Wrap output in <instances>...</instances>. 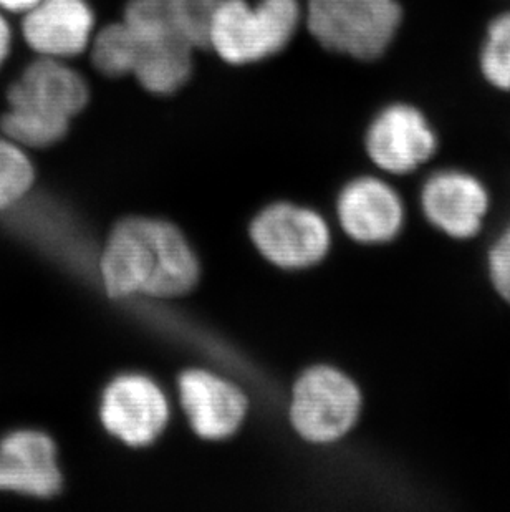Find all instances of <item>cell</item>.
<instances>
[{
    "label": "cell",
    "mask_w": 510,
    "mask_h": 512,
    "mask_svg": "<svg viewBox=\"0 0 510 512\" xmlns=\"http://www.w3.org/2000/svg\"><path fill=\"white\" fill-rule=\"evenodd\" d=\"M179 397L193 430L204 440H224L246 418L247 400L239 388L206 370L179 377Z\"/></svg>",
    "instance_id": "8fae6325"
},
{
    "label": "cell",
    "mask_w": 510,
    "mask_h": 512,
    "mask_svg": "<svg viewBox=\"0 0 510 512\" xmlns=\"http://www.w3.org/2000/svg\"><path fill=\"white\" fill-rule=\"evenodd\" d=\"M338 219L343 231L358 242L380 244L400 234L405 208L390 184L378 178H358L340 193Z\"/></svg>",
    "instance_id": "30bf717a"
},
{
    "label": "cell",
    "mask_w": 510,
    "mask_h": 512,
    "mask_svg": "<svg viewBox=\"0 0 510 512\" xmlns=\"http://www.w3.org/2000/svg\"><path fill=\"white\" fill-rule=\"evenodd\" d=\"M251 237L260 254L282 269H305L322 261L330 231L317 213L294 204L264 209L254 219Z\"/></svg>",
    "instance_id": "8992f818"
},
{
    "label": "cell",
    "mask_w": 510,
    "mask_h": 512,
    "mask_svg": "<svg viewBox=\"0 0 510 512\" xmlns=\"http://www.w3.org/2000/svg\"><path fill=\"white\" fill-rule=\"evenodd\" d=\"M93 25L95 17L85 0H42L27 12L24 35L44 57H73L87 49Z\"/></svg>",
    "instance_id": "4fadbf2b"
},
{
    "label": "cell",
    "mask_w": 510,
    "mask_h": 512,
    "mask_svg": "<svg viewBox=\"0 0 510 512\" xmlns=\"http://www.w3.org/2000/svg\"><path fill=\"white\" fill-rule=\"evenodd\" d=\"M360 408V390L347 375L332 367H315L295 383L290 421L304 440L327 445L352 430Z\"/></svg>",
    "instance_id": "5b68a950"
},
{
    "label": "cell",
    "mask_w": 510,
    "mask_h": 512,
    "mask_svg": "<svg viewBox=\"0 0 510 512\" xmlns=\"http://www.w3.org/2000/svg\"><path fill=\"white\" fill-rule=\"evenodd\" d=\"M487 274L497 295L510 305V224L489 247Z\"/></svg>",
    "instance_id": "ac0fdd59"
},
{
    "label": "cell",
    "mask_w": 510,
    "mask_h": 512,
    "mask_svg": "<svg viewBox=\"0 0 510 512\" xmlns=\"http://www.w3.org/2000/svg\"><path fill=\"white\" fill-rule=\"evenodd\" d=\"M125 24L133 34V68L131 75L141 88L158 97L173 95L193 75L194 52L191 45L161 30Z\"/></svg>",
    "instance_id": "7c38bea8"
},
{
    "label": "cell",
    "mask_w": 510,
    "mask_h": 512,
    "mask_svg": "<svg viewBox=\"0 0 510 512\" xmlns=\"http://www.w3.org/2000/svg\"><path fill=\"white\" fill-rule=\"evenodd\" d=\"M133 52V34L125 20H121L98 32L93 42V65L106 77H125L131 75Z\"/></svg>",
    "instance_id": "9a60e30c"
},
{
    "label": "cell",
    "mask_w": 510,
    "mask_h": 512,
    "mask_svg": "<svg viewBox=\"0 0 510 512\" xmlns=\"http://www.w3.org/2000/svg\"><path fill=\"white\" fill-rule=\"evenodd\" d=\"M482 75L492 87L510 92V10L492 20L481 50Z\"/></svg>",
    "instance_id": "2e32d148"
},
{
    "label": "cell",
    "mask_w": 510,
    "mask_h": 512,
    "mask_svg": "<svg viewBox=\"0 0 510 512\" xmlns=\"http://www.w3.org/2000/svg\"><path fill=\"white\" fill-rule=\"evenodd\" d=\"M34 181L27 156L9 141L0 140V209L19 201Z\"/></svg>",
    "instance_id": "e0dca14e"
},
{
    "label": "cell",
    "mask_w": 510,
    "mask_h": 512,
    "mask_svg": "<svg viewBox=\"0 0 510 512\" xmlns=\"http://www.w3.org/2000/svg\"><path fill=\"white\" fill-rule=\"evenodd\" d=\"M302 19L299 0H221L212 19L209 49L229 65H251L290 44Z\"/></svg>",
    "instance_id": "3957f363"
},
{
    "label": "cell",
    "mask_w": 510,
    "mask_h": 512,
    "mask_svg": "<svg viewBox=\"0 0 510 512\" xmlns=\"http://www.w3.org/2000/svg\"><path fill=\"white\" fill-rule=\"evenodd\" d=\"M366 153L380 170L408 174L426 165L438 150V136L424 113L408 103H393L373 118Z\"/></svg>",
    "instance_id": "52a82bcc"
},
{
    "label": "cell",
    "mask_w": 510,
    "mask_h": 512,
    "mask_svg": "<svg viewBox=\"0 0 510 512\" xmlns=\"http://www.w3.org/2000/svg\"><path fill=\"white\" fill-rule=\"evenodd\" d=\"M10 45V30L9 25L2 19L0 15V63L4 62V58L7 57Z\"/></svg>",
    "instance_id": "ffe728a7"
},
{
    "label": "cell",
    "mask_w": 510,
    "mask_h": 512,
    "mask_svg": "<svg viewBox=\"0 0 510 512\" xmlns=\"http://www.w3.org/2000/svg\"><path fill=\"white\" fill-rule=\"evenodd\" d=\"M168 418V400L150 378H116L103 395V425L126 445H150L163 433Z\"/></svg>",
    "instance_id": "ba28073f"
},
{
    "label": "cell",
    "mask_w": 510,
    "mask_h": 512,
    "mask_svg": "<svg viewBox=\"0 0 510 512\" xmlns=\"http://www.w3.org/2000/svg\"><path fill=\"white\" fill-rule=\"evenodd\" d=\"M42 0H0V7L10 12H29Z\"/></svg>",
    "instance_id": "d6986e66"
},
{
    "label": "cell",
    "mask_w": 510,
    "mask_h": 512,
    "mask_svg": "<svg viewBox=\"0 0 510 512\" xmlns=\"http://www.w3.org/2000/svg\"><path fill=\"white\" fill-rule=\"evenodd\" d=\"M62 486L55 445L37 431H19L0 443V489L50 498Z\"/></svg>",
    "instance_id": "5bb4252c"
},
{
    "label": "cell",
    "mask_w": 510,
    "mask_h": 512,
    "mask_svg": "<svg viewBox=\"0 0 510 512\" xmlns=\"http://www.w3.org/2000/svg\"><path fill=\"white\" fill-rule=\"evenodd\" d=\"M106 292L115 299L135 294L173 299L199 279L198 257L173 224L126 219L111 232L100 259Z\"/></svg>",
    "instance_id": "6da1fadb"
},
{
    "label": "cell",
    "mask_w": 510,
    "mask_h": 512,
    "mask_svg": "<svg viewBox=\"0 0 510 512\" xmlns=\"http://www.w3.org/2000/svg\"><path fill=\"white\" fill-rule=\"evenodd\" d=\"M10 110L2 116L5 135L22 145L44 148L62 140L73 116L88 102L87 83L75 70L44 58L10 87Z\"/></svg>",
    "instance_id": "7a4b0ae2"
},
{
    "label": "cell",
    "mask_w": 510,
    "mask_h": 512,
    "mask_svg": "<svg viewBox=\"0 0 510 512\" xmlns=\"http://www.w3.org/2000/svg\"><path fill=\"white\" fill-rule=\"evenodd\" d=\"M403 20L398 0H308L305 22L333 54L371 62L393 44Z\"/></svg>",
    "instance_id": "277c9868"
},
{
    "label": "cell",
    "mask_w": 510,
    "mask_h": 512,
    "mask_svg": "<svg viewBox=\"0 0 510 512\" xmlns=\"http://www.w3.org/2000/svg\"><path fill=\"white\" fill-rule=\"evenodd\" d=\"M489 206L486 186L466 171H438L421 191V208L429 223L461 241L479 234Z\"/></svg>",
    "instance_id": "9c48e42d"
}]
</instances>
